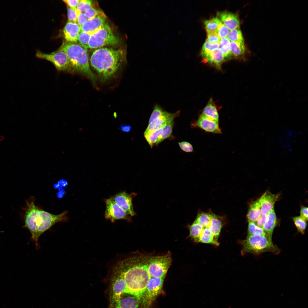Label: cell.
<instances>
[{
    "mask_svg": "<svg viewBox=\"0 0 308 308\" xmlns=\"http://www.w3.org/2000/svg\"><path fill=\"white\" fill-rule=\"evenodd\" d=\"M149 258L141 256L125 259L116 265L112 271L124 281V293L134 295L139 301L151 277L147 270Z\"/></svg>",
    "mask_w": 308,
    "mask_h": 308,
    "instance_id": "obj_1",
    "label": "cell"
},
{
    "mask_svg": "<svg viewBox=\"0 0 308 308\" xmlns=\"http://www.w3.org/2000/svg\"><path fill=\"white\" fill-rule=\"evenodd\" d=\"M35 201L33 197L26 201L24 227L31 233V238L37 248L40 236L56 223L67 220L68 212L65 210L59 214H53L40 209L35 205Z\"/></svg>",
    "mask_w": 308,
    "mask_h": 308,
    "instance_id": "obj_2",
    "label": "cell"
},
{
    "mask_svg": "<svg viewBox=\"0 0 308 308\" xmlns=\"http://www.w3.org/2000/svg\"><path fill=\"white\" fill-rule=\"evenodd\" d=\"M124 59L123 50L103 47L96 49L92 53L90 61L97 78L101 82H105L116 76Z\"/></svg>",
    "mask_w": 308,
    "mask_h": 308,
    "instance_id": "obj_3",
    "label": "cell"
},
{
    "mask_svg": "<svg viewBox=\"0 0 308 308\" xmlns=\"http://www.w3.org/2000/svg\"><path fill=\"white\" fill-rule=\"evenodd\" d=\"M60 49L66 53L69 59L66 72L83 75L95 84L97 78L90 67L86 49L78 44L67 41L64 42Z\"/></svg>",
    "mask_w": 308,
    "mask_h": 308,
    "instance_id": "obj_4",
    "label": "cell"
},
{
    "mask_svg": "<svg viewBox=\"0 0 308 308\" xmlns=\"http://www.w3.org/2000/svg\"><path fill=\"white\" fill-rule=\"evenodd\" d=\"M242 244V255L248 253L258 255L268 252L276 254L280 252L279 249L265 235L248 236Z\"/></svg>",
    "mask_w": 308,
    "mask_h": 308,
    "instance_id": "obj_5",
    "label": "cell"
},
{
    "mask_svg": "<svg viewBox=\"0 0 308 308\" xmlns=\"http://www.w3.org/2000/svg\"><path fill=\"white\" fill-rule=\"evenodd\" d=\"M118 43V38L106 23L102 27L91 34L88 48L98 49L106 46L116 45Z\"/></svg>",
    "mask_w": 308,
    "mask_h": 308,
    "instance_id": "obj_6",
    "label": "cell"
},
{
    "mask_svg": "<svg viewBox=\"0 0 308 308\" xmlns=\"http://www.w3.org/2000/svg\"><path fill=\"white\" fill-rule=\"evenodd\" d=\"M171 255L169 253L163 256L150 258L147 270L150 277H165L171 265Z\"/></svg>",
    "mask_w": 308,
    "mask_h": 308,
    "instance_id": "obj_7",
    "label": "cell"
},
{
    "mask_svg": "<svg viewBox=\"0 0 308 308\" xmlns=\"http://www.w3.org/2000/svg\"><path fill=\"white\" fill-rule=\"evenodd\" d=\"M164 277H150L140 300V303L144 308H148L160 293Z\"/></svg>",
    "mask_w": 308,
    "mask_h": 308,
    "instance_id": "obj_8",
    "label": "cell"
},
{
    "mask_svg": "<svg viewBox=\"0 0 308 308\" xmlns=\"http://www.w3.org/2000/svg\"><path fill=\"white\" fill-rule=\"evenodd\" d=\"M36 56L51 62L59 71H66L69 64V59L65 52L60 49L50 54L43 53L38 51Z\"/></svg>",
    "mask_w": 308,
    "mask_h": 308,
    "instance_id": "obj_9",
    "label": "cell"
},
{
    "mask_svg": "<svg viewBox=\"0 0 308 308\" xmlns=\"http://www.w3.org/2000/svg\"><path fill=\"white\" fill-rule=\"evenodd\" d=\"M105 217L114 222L117 220L131 221V216L116 204L110 198L105 200Z\"/></svg>",
    "mask_w": 308,
    "mask_h": 308,
    "instance_id": "obj_10",
    "label": "cell"
},
{
    "mask_svg": "<svg viewBox=\"0 0 308 308\" xmlns=\"http://www.w3.org/2000/svg\"><path fill=\"white\" fill-rule=\"evenodd\" d=\"M133 194L132 193L129 194L125 191H122L116 194L110 198L128 214L132 217L135 215L133 205Z\"/></svg>",
    "mask_w": 308,
    "mask_h": 308,
    "instance_id": "obj_11",
    "label": "cell"
},
{
    "mask_svg": "<svg viewBox=\"0 0 308 308\" xmlns=\"http://www.w3.org/2000/svg\"><path fill=\"white\" fill-rule=\"evenodd\" d=\"M194 127L200 128L207 132L216 134L222 133L219 122L201 114L197 120L192 124Z\"/></svg>",
    "mask_w": 308,
    "mask_h": 308,
    "instance_id": "obj_12",
    "label": "cell"
},
{
    "mask_svg": "<svg viewBox=\"0 0 308 308\" xmlns=\"http://www.w3.org/2000/svg\"><path fill=\"white\" fill-rule=\"evenodd\" d=\"M300 134V132L287 127L279 137V143L283 148L292 151L294 142Z\"/></svg>",
    "mask_w": 308,
    "mask_h": 308,
    "instance_id": "obj_13",
    "label": "cell"
},
{
    "mask_svg": "<svg viewBox=\"0 0 308 308\" xmlns=\"http://www.w3.org/2000/svg\"><path fill=\"white\" fill-rule=\"evenodd\" d=\"M279 196V194H273L268 191L264 193L258 199L261 206V214H266L273 209Z\"/></svg>",
    "mask_w": 308,
    "mask_h": 308,
    "instance_id": "obj_14",
    "label": "cell"
},
{
    "mask_svg": "<svg viewBox=\"0 0 308 308\" xmlns=\"http://www.w3.org/2000/svg\"><path fill=\"white\" fill-rule=\"evenodd\" d=\"M217 15L218 19L224 23L229 29L232 30L239 28L240 20L237 14L223 11L217 12Z\"/></svg>",
    "mask_w": 308,
    "mask_h": 308,
    "instance_id": "obj_15",
    "label": "cell"
},
{
    "mask_svg": "<svg viewBox=\"0 0 308 308\" xmlns=\"http://www.w3.org/2000/svg\"><path fill=\"white\" fill-rule=\"evenodd\" d=\"M140 302L136 296L124 293L116 302L112 308H139Z\"/></svg>",
    "mask_w": 308,
    "mask_h": 308,
    "instance_id": "obj_16",
    "label": "cell"
},
{
    "mask_svg": "<svg viewBox=\"0 0 308 308\" xmlns=\"http://www.w3.org/2000/svg\"><path fill=\"white\" fill-rule=\"evenodd\" d=\"M105 18L97 16L87 21L81 27V31L91 34L102 27L105 24Z\"/></svg>",
    "mask_w": 308,
    "mask_h": 308,
    "instance_id": "obj_17",
    "label": "cell"
},
{
    "mask_svg": "<svg viewBox=\"0 0 308 308\" xmlns=\"http://www.w3.org/2000/svg\"><path fill=\"white\" fill-rule=\"evenodd\" d=\"M81 27L77 23L68 22L65 26L63 32L65 39L70 42H77Z\"/></svg>",
    "mask_w": 308,
    "mask_h": 308,
    "instance_id": "obj_18",
    "label": "cell"
},
{
    "mask_svg": "<svg viewBox=\"0 0 308 308\" xmlns=\"http://www.w3.org/2000/svg\"><path fill=\"white\" fill-rule=\"evenodd\" d=\"M173 114L165 112L163 115L149 123L144 133V137L163 127L171 116Z\"/></svg>",
    "mask_w": 308,
    "mask_h": 308,
    "instance_id": "obj_19",
    "label": "cell"
},
{
    "mask_svg": "<svg viewBox=\"0 0 308 308\" xmlns=\"http://www.w3.org/2000/svg\"><path fill=\"white\" fill-rule=\"evenodd\" d=\"M223 54L219 48L212 51L208 55L203 58V62L221 69V64L225 60Z\"/></svg>",
    "mask_w": 308,
    "mask_h": 308,
    "instance_id": "obj_20",
    "label": "cell"
},
{
    "mask_svg": "<svg viewBox=\"0 0 308 308\" xmlns=\"http://www.w3.org/2000/svg\"><path fill=\"white\" fill-rule=\"evenodd\" d=\"M276 214L273 209L267 214L266 219L262 227L266 236L271 241L273 232L276 225Z\"/></svg>",
    "mask_w": 308,
    "mask_h": 308,
    "instance_id": "obj_21",
    "label": "cell"
},
{
    "mask_svg": "<svg viewBox=\"0 0 308 308\" xmlns=\"http://www.w3.org/2000/svg\"><path fill=\"white\" fill-rule=\"evenodd\" d=\"M180 112V111H178L173 114L171 116L163 127V131L159 137L156 145L171 136L173 127L174 119L175 117L178 116Z\"/></svg>",
    "mask_w": 308,
    "mask_h": 308,
    "instance_id": "obj_22",
    "label": "cell"
},
{
    "mask_svg": "<svg viewBox=\"0 0 308 308\" xmlns=\"http://www.w3.org/2000/svg\"><path fill=\"white\" fill-rule=\"evenodd\" d=\"M195 241L210 244L216 246H218L219 244V243L216 239L214 235L208 227L203 228L200 234Z\"/></svg>",
    "mask_w": 308,
    "mask_h": 308,
    "instance_id": "obj_23",
    "label": "cell"
},
{
    "mask_svg": "<svg viewBox=\"0 0 308 308\" xmlns=\"http://www.w3.org/2000/svg\"><path fill=\"white\" fill-rule=\"evenodd\" d=\"M261 214V206L258 200L252 202L247 215L249 222L255 223Z\"/></svg>",
    "mask_w": 308,
    "mask_h": 308,
    "instance_id": "obj_24",
    "label": "cell"
},
{
    "mask_svg": "<svg viewBox=\"0 0 308 308\" xmlns=\"http://www.w3.org/2000/svg\"><path fill=\"white\" fill-rule=\"evenodd\" d=\"M205 116L219 122V116L216 107L213 99L211 98L203 109L201 114Z\"/></svg>",
    "mask_w": 308,
    "mask_h": 308,
    "instance_id": "obj_25",
    "label": "cell"
},
{
    "mask_svg": "<svg viewBox=\"0 0 308 308\" xmlns=\"http://www.w3.org/2000/svg\"><path fill=\"white\" fill-rule=\"evenodd\" d=\"M222 226L221 221L216 215L212 214L210 223L208 227L217 241L220 233Z\"/></svg>",
    "mask_w": 308,
    "mask_h": 308,
    "instance_id": "obj_26",
    "label": "cell"
},
{
    "mask_svg": "<svg viewBox=\"0 0 308 308\" xmlns=\"http://www.w3.org/2000/svg\"><path fill=\"white\" fill-rule=\"evenodd\" d=\"M230 47L232 55L236 57H239L244 55L246 50L244 40L231 41L230 43Z\"/></svg>",
    "mask_w": 308,
    "mask_h": 308,
    "instance_id": "obj_27",
    "label": "cell"
},
{
    "mask_svg": "<svg viewBox=\"0 0 308 308\" xmlns=\"http://www.w3.org/2000/svg\"><path fill=\"white\" fill-rule=\"evenodd\" d=\"M207 33L217 32L222 22L217 17H214L204 22Z\"/></svg>",
    "mask_w": 308,
    "mask_h": 308,
    "instance_id": "obj_28",
    "label": "cell"
},
{
    "mask_svg": "<svg viewBox=\"0 0 308 308\" xmlns=\"http://www.w3.org/2000/svg\"><path fill=\"white\" fill-rule=\"evenodd\" d=\"M219 47L225 59L230 58L232 55L230 50V41L228 38H222L219 42Z\"/></svg>",
    "mask_w": 308,
    "mask_h": 308,
    "instance_id": "obj_29",
    "label": "cell"
},
{
    "mask_svg": "<svg viewBox=\"0 0 308 308\" xmlns=\"http://www.w3.org/2000/svg\"><path fill=\"white\" fill-rule=\"evenodd\" d=\"M163 131V127L151 133L145 137V139L150 147L157 144L160 136Z\"/></svg>",
    "mask_w": 308,
    "mask_h": 308,
    "instance_id": "obj_30",
    "label": "cell"
},
{
    "mask_svg": "<svg viewBox=\"0 0 308 308\" xmlns=\"http://www.w3.org/2000/svg\"><path fill=\"white\" fill-rule=\"evenodd\" d=\"M211 215L204 212L199 213L194 222L200 224L203 228L208 227L210 223Z\"/></svg>",
    "mask_w": 308,
    "mask_h": 308,
    "instance_id": "obj_31",
    "label": "cell"
},
{
    "mask_svg": "<svg viewBox=\"0 0 308 308\" xmlns=\"http://www.w3.org/2000/svg\"><path fill=\"white\" fill-rule=\"evenodd\" d=\"M260 235L266 236L263 228L258 226L254 222H249L248 236Z\"/></svg>",
    "mask_w": 308,
    "mask_h": 308,
    "instance_id": "obj_32",
    "label": "cell"
},
{
    "mask_svg": "<svg viewBox=\"0 0 308 308\" xmlns=\"http://www.w3.org/2000/svg\"><path fill=\"white\" fill-rule=\"evenodd\" d=\"M219 46V43H210L205 41L202 47L200 52L203 58L208 55L212 51L218 48Z\"/></svg>",
    "mask_w": 308,
    "mask_h": 308,
    "instance_id": "obj_33",
    "label": "cell"
},
{
    "mask_svg": "<svg viewBox=\"0 0 308 308\" xmlns=\"http://www.w3.org/2000/svg\"><path fill=\"white\" fill-rule=\"evenodd\" d=\"M203 229L202 227L194 222L189 227L190 236L195 241L199 237Z\"/></svg>",
    "mask_w": 308,
    "mask_h": 308,
    "instance_id": "obj_34",
    "label": "cell"
},
{
    "mask_svg": "<svg viewBox=\"0 0 308 308\" xmlns=\"http://www.w3.org/2000/svg\"><path fill=\"white\" fill-rule=\"evenodd\" d=\"M91 34L81 31L78 38L77 42L80 45L87 50L88 48V43Z\"/></svg>",
    "mask_w": 308,
    "mask_h": 308,
    "instance_id": "obj_35",
    "label": "cell"
},
{
    "mask_svg": "<svg viewBox=\"0 0 308 308\" xmlns=\"http://www.w3.org/2000/svg\"><path fill=\"white\" fill-rule=\"evenodd\" d=\"M293 220L298 232L304 234L307 226L306 220L299 216L293 218Z\"/></svg>",
    "mask_w": 308,
    "mask_h": 308,
    "instance_id": "obj_36",
    "label": "cell"
},
{
    "mask_svg": "<svg viewBox=\"0 0 308 308\" xmlns=\"http://www.w3.org/2000/svg\"><path fill=\"white\" fill-rule=\"evenodd\" d=\"M228 38L232 42L244 40L242 32L239 28L231 30L229 32Z\"/></svg>",
    "mask_w": 308,
    "mask_h": 308,
    "instance_id": "obj_37",
    "label": "cell"
},
{
    "mask_svg": "<svg viewBox=\"0 0 308 308\" xmlns=\"http://www.w3.org/2000/svg\"><path fill=\"white\" fill-rule=\"evenodd\" d=\"M84 13L87 20L91 19L97 16L105 17L103 13L92 7L86 10Z\"/></svg>",
    "mask_w": 308,
    "mask_h": 308,
    "instance_id": "obj_38",
    "label": "cell"
},
{
    "mask_svg": "<svg viewBox=\"0 0 308 308\" xmlns=\"http://www.w3.org/2000/svg\"><path fill=\"white\" fill-rule=\"evenodd\" d=\"M79 12L80 11L77 8H72L68 7L67 9L68 22L77 23Z\"/></svg>",
    "mask_w": 308,
    "mask_h": 308,
    "instance_id": "obj_39",
    "label": "cell"
},
{
    "mask_svg": "<svg viewBox=\"0 0 308 308\" xmlns=\"http://www.w3.org/2000/svg\"><path fill=\"white\" fill-rule=\"evenodd\" d=\"M165 111L158 105H156L154 107L153 111L151 114L149 120V123H150L164 114Z\"/></svg>",
    "mask_w": 308,
    "mask_h": 308,
    "instance_id": "obj_40",
    "label": "cell"
},
{
    "mask_svg": "<svg viewBox=\"0 0 308 308\" xmlns=\"http://www.w3.org/2000/svg\"><path fill=\"white\" fill-rule=\"evenodd\" d=\"M92 7L91 1L89 0H80L76 8L80 12H83Z\"/></svg>",
    "mask_w": 308,
    "mask_h": 308,
    "instance_id": "obj_41",
    "label": "cell"
},
{
    "mask_svg": "<svg viewBox=\"0 0 308 308\" xmlns=\"http://www.w3.org/2000/svg\"><path fill=\"white\" fill-rule=\"evenodd\" d=\"M220 38L217 32H212L207 33V38L206 41L210 43H219Z\"/></svg>",
    "mask_w": 308,
    "mask_h": 308,
    "instance_id": "obj_42",
    "label": "cell"
},
{
    "mask_svg": "<svg viewBox=\"0 0 308 308\" xmlns=\"http://www.w3.org/2000/svg\"><path fill=\"white\" fill-rule=\"evenodd\" d=\"M229 32L228 29L222 23L219 27L218 33L220 38H226Z\"/></svg>",
    "mask_w": 308,
    "mask_h": 308,
    "instance_id": "obj_43",
    "label": "cell"
},
{
    "mask_svg": "<svg viewBox=\"0 0 308 308\" xmlns=\"http://www.w3.org/2000/svg\"><path fill=\"white\" fill-rule=\"evenodd\" d=\"M181 149L186 152H191L193 151V147L192 145L189 143L187 141H183L178 143Z\"/></svg>",
    "mask_w": 308,
    "mask_h": 308,
    "instance_id": "obj_44",
    "label": "cell"
},
{
    "mask_svg": "<svg viewBox=\"0 0 308 308\" xmlns=\"http://www.w3.org/2000/svg\"><path fill=\"white\" fill-rule=\"evenodd\" d=\"M87 20V19L84 13L80 11L78 17L77 23L81 27Z\"/></svg>",
    "mask_w": 308,
    "mask_h": 308,
    "instance_id": "obj_45",
    "label": "cell"
},
{
    "mask_svg": "<svg viewBox=\"0 0 308 308\" xmlns=\"http://www.w3.org/2000/svg\"><path fill=\"white\" fill-rule=\"evenodd\" d=\"M79 0H65L63 1L68 7L72 8H76L79 1Z\"/></svg>",
    "mask_w": 308,
    "mask_h": 308,
    "instance_id": "obj_46",
    "label": "cell"
},
{
    "mask_svg": "<svg viewBox=\"0 0 308 308\" xmlns=\"http://www.w3.org/2000/svg\"><path fill=\"white\" fill-rule=\"evenodd\" d=\"M267 218V214H261L260 217L256 221V224L259 226L263 227Z\"/></svg>",
    "mask_w": 308,
    "mask_h": 308,
    "instance_id": "obj_47",
    "label": "cell"
},
{
    "mask_svg": "<svg viewBox=\"0 0 308 308\" xmlns=\"http://www.w3.org/2000/svg\"><path fill=\"white\" fill-rule=\"evenodd\" d=\"M300 214L301 217L307 221L308 220V208L302 206L301 208Z\"/></svg>",
    "mask_w": 308,
    "mask_h": 308,
    "instance_id": "obj_48",
    "label": "cell"
},
{
    "mask_svg": "<svg viewBox=\"0 0 308 308\" xmlns=\"http://www.w3.org/2000/svg\"><path fill=\"white\" fill-rule=\"evenodd\" d=\"M120 128L122 131L126 133L129 132L131 130V126L129 125H120Z\"/></svg>",
    "mask_w": 308,
    "mask_h": 308,
    "instance_id": "obj_49",
    "label": "cell"
}]
</instances>
